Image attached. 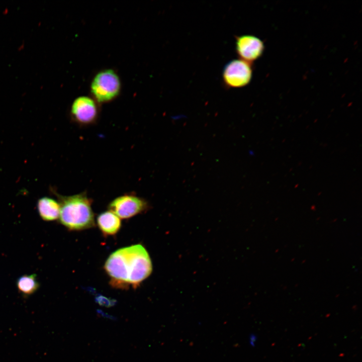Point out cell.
<instances>
[{
    "mask_svg": "<svg viewBox=\"0 0 362 362\" xmlns=\"http://www.w3.org/2000/svg\"><path fill=\"white\" fill-rule=\"evenodd\" d=\"M110 278V284L116 289H134L146 279L152 271L149 254L141 244L118 249L112 253L104 264Z\"/></svg>",
    "mask_w": 362,
    "mask_h": 362,
    "instance_id": "obj_1",
    "label": "cell"
},
{
    "mask_svg": "<svg viewBox=\"0 0 362 362\" xmlns=\"http://www.w3.org/2000/svg\"><path fill=\"white\" fill-rule=\"evenodd\" d=\"M57 197L60 206L59 221L67 229L80 231L95 226L92 200L85 193L69 196L57 195Z\"/></svg>",
    "mask_w": 362,
    "mask_h": 362,
    "instance_id": "obj_2",
    "label": "cell"
},
{
    "mask_svg": "<svg viewBox=\"0 0 362 362\" xmlns=\"http://www.w3.org/2000/svg\"><path fill=\"white\" fill-rule=\"evenodd\" d=\"M120 86V79L116 72L106 69L95 76L91 84V92L99 102H106L118 96Z\"/></svg>",
    "mask_w": 362,
    "mask_h": 362,
    "instance_id": "obj_3",
    "label": "cell"
},
{
    "mask_svg": "<svg viewBox=\"0 0 362 362\" xmlns=\"http://www.w3.org/2000/svg\"><path fill=\"white\" fill-rule=\"evenodd\" d=\"M252 77L251 63L240 59L229 61L222 72L223 81L230 88L243 87L249 84Z\"/></svg>",
    "mask_w": 362,
    "mask_h": 362,
    "instance_id": "obj_4",
    "label": "cell"
},
{
    "mask_svg": "<svg viewBox=\"0 0 362 362\" xmlns=\"http://www.w3.org/2000/svg\"><path fill=\"white\" fill-rule=\"evenodd\" d=\"M149 208L148 202L133 194H125L113 200L109 205V210L120 218L126 219L144 212Z\"/></svg>",
    "mask_w": 362,
    "mask_h": 362,
    "instance_id": "obj_5",
    "label": "cell"
},
{
    "mask_svg": "<svg viewBox=\"0 0 362 362\" xmlns=\"http://www.w3.org/2000/svg\"><path fill=\"white\" fill-rule=\"evenodd\" d=\"M235 49L240 59L251 63L261 56L264 46L259 38L251 35H243L236 37Z\"/></svg>",
    "mask_w": 362,
    "mask_h": 362,
    "instance_id": "obj_6",
    "label": "cell"
},
{
    "mask_svg": "<svg viewBox=\"0 0 362 362\" xmlns=\"http://www.w3.org/2000/svg\"><path fill=\"white\" fill-rule=\"evenodd\" d=\"M98 108L91 98L82 96L76 98L72 103L71 113L73 119L81 125H88L95 122L98 117Z\"/></svg>",
    "mask_w": 362,
    "mask_h": 362,
    "instance_id": "obj_7",
    "label": "cell"
},
{
    "mask_svg": "<svg viewBox=\"0 0 362 362\" xmlns=\"http://www.w3.org/2000/svg\"><path fill=\"white\" fill-rule=\"evenodd\" d=\"M97 223L101 232L105 236L116 234L121 227L120 218L110 210L101 213L97 217Z\"/></svg>",
    "mask_w": 362,
    "mask_h": 362,
    "instance_id": "obj_8",
    "label": "cell"
},
{
    "mask_svg": "<svg viewBox=\"0 0 362 362\" xmlns=\"http://www.w3.org/2000/svg\"><path fill=\"white\" fill-rule=\"evenodd\" d=\"M38 213L45 221H53L59 218L60 206L59 202L49 197H43L37 202Z\"/></svg>",
    "mask_w": 362,
    "mask_h": 362,
    "instance_id": "obj_9",
    "label": "cell"
},
{
    "mask_svg": "<svg viewBox=\"0 0 362 362\" xmlns=\"http://www.w3.org/2000/svg\"><path fill=\"white\" fill-rule=\"evenodd\" d=\"M19 292L24 296H29L38 289L40 284L37 280L36 275H25L19 277L16 282Z\"/></svg>",
    "mask_w": 362,
    "mask_h": 362,
    "instance_id": "obj_10",
    "label": "cell"
},
{
    "mask_svg": "<svg viewBox=\"0 0 362 362\" xmlns=\"http://www.w3.org/2000/svg\"><path fill=\"white\" fill-rule=\"evenodd\" d=\"M95 300L98 304L107 308L113 307L117 304L116 300L106 297L100 294L97 295Z\"/></svg>",
    "mask_w": 362,
    "mask_h": 362,
    "instance_id": "obj_11",
    "label": "cell"
},
{
    "mask_svg": "<svg viewBox=\"0 0 362 362\" xmlns=\"http://www.w3.org/2000/svg\"><path fill=\"white\" fill-rule=\"evenodd\" d=\"M98 314H100L102 317L106 318H108L111 320H116L117 319L116 317H114L113 316L110 315L108 314L107 313H105L104 312H103L102 310H98L97 311Z\"/></svg>",
    "mask_w": 362,
    "mask_h": 362,
    "instance_id": "obj_12",
    "label": "cell"
}]
</instances>
